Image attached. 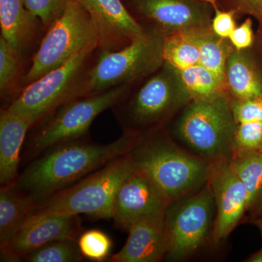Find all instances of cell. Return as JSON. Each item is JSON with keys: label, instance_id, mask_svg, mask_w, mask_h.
Returning <instances> with one entry per match:
<instances>
[{"label": "cell", "instance_id": "6da1fadb", "mask_svg": "<svg viewBox=\"0 0 262 262\" xmlns=\"http://www.w3.org/2000/svg\"><path fill=\"white\" fill-rule=\"evenodd\" d=\"M137 137L123 132L110 144H94L80 139L57 144L38 155L12 185L32 196L39 206L112 160L126 155Z\"/></svg>", "mask_w": 262, "mask_h": 262}, {"label": "cell", "instance_id": "7a4b0ae2", "mask_svg": "<svg viewBox=\"0 0 262 262\" xmlns=\"http://www.w3.org/2000/svg\"><path fill=\"white\" fill-rule=\"evenodd\" d=\"M127 156L170 203L196 192L207 182L209 164L183 149L164 128L138 135Z\"/></svg>", "mask_w": 262, "mask_h": 262}, {"label": "cell", "instance_id": "3957f363", "mask_svg": "<svg viewBox=\"0 0 262 262\" xmlns=\"http://www.w3.org/2000/svg\"><path fill=\"white\" fill-rule=\"evenodd\" d=\"M236 124L228 94L192 99L164 129L183 149L210 164L234 155Z\"/></svg>", "mask_w": 262, "mask_h": 262}, {"label": "cell", "instance_id": "277c9868", "mask_svg": "<svg viewBox=\"0 0 262 262\" xmlns=\"http://www.w3.org/2000/svg\"><path fill=\"white\" fill-rule=\"evenodd\" d=\"M191 100L180 70L165 61L159 70L133 84L113 108L124 132L141 135L164 128Z\"/></svg>", "mask_w": 262, "mask_h": 262}, {"label": "cell", "instance_id": "5b68a950", "mask_svg": "<svg viewBox=\"0 0 262 262\" xmlns=\"http://www.w3.org/2000/svg\"><path fill=\"white\" fill-rule=\"evenodd\" d=\"M163 37L145 31L126 47L101 50L94 64L84 72L72 100L144 80L163 64Z\"/></svg>", "mask_w": 262, "mask_h": 262}, {"label": "cell", "instance_id": "8992f818", "mask_svg": "<svg viewBox=\"0 0 262 262\" xmlns=\"http://www.w3.org/2000/svg\"><path fill=\"white\" fill-rule=\"evenodd\" d=\"M134 170L127 154L123 155L53 194L39 204L34 212L112 219L117 191Z\"/></svg>", "mask_w": 262, "mask_h": 262}, {"label": "cell", "instance_id": "52a82bcc", "mask_svg": "<svg viewBox=\"0 0 262 262\" xmlns=\"http://www.w3.org/2000/svg\"><path fill=\"white\" fill-rule=\"evenodd\" d=\"M214 199L207 184L192 194L171 202L165 213L168 252L165 259L182 261L213 242Z\"/></svg>", "mask_w": 262, "mask_h": 262}, {"label": "cell", "instance_id": "ba28073f", "mask_svg": "<svg viewBox=\"0 0 262 262\" xmlns=\"http://www.w3.org/2000/svg\"><path fill=\"white\" fill-rule=\"evenodd\" d=\"M98 46L97 34L89 13L72 0L63 14L48 28L32 58L24 82L27 84L55 70L89 46Z\"/></svg>", "mask_w": 262, "mask_h": 262}, {"label": "cell", "instance_id": "9c48e42d", "mask_svg": "<svg viewBox=\"0 0 262 262\" xmlns=\"http://www.w3.org/2000/svg\"><path fill=\"white\" fill-rule=\"evenodd\" d=\"M98 48L96 46L84 48L63 64L27 84L5 108L28 117L36 124L72 101L89 59Z\"/></svg>", "mask_w": 262, "mask_h": 262}, {"label": "cell", "instance_id": "30bf717a", "mask_svg": "<svg viewBox=\"0 0 262 262\" xmlns=\"http://www.w3.org/2000/svg\"><path fill=\"white\" fill-rule=\"evenodd\" d=\"M133 84L117 86L99 94L77 98L60 106L31 141V154L38 156L52 146L82 139L96 117L113 107Z\"/></svg>", "mask_w": 262, "mask_h": 262}, {"label": "cell", "instance_id": "8fae6325", "mask_svg": "<svg viewBox=\"0 0 262 262\" xmlns=\"http://www.w3.org/2000/svg\"><path fill=\"white\" fill-rule=\"evenodd\" d=\"M131 15L145 31L165 38L211 27L214 10L207 0H129Z\"/></svg>", "mask_w": 262, "mask_h": 262}, {"label": "cell", "instance_id": "7c38bea8", "mask_svg": "<svg viewBox=\"0 0 262 262\" xmlns=\"http://www.w3.org/2000/svg\"><path fill=\"white\" fill-rule=\"evenodd\" d=\"M207 184L215 206L212 241L213 244L220 245L233 232L247 213V193L229 160L209 164Z\"/></svg>", "mask_w": 262, "mask_h": 262}, {"label": "cell", "instance_id": "4fadbf2b", "mask_svg": "<svg viewBox=\"0 0 262 262\" xmlns=\"http://www.w3.org/2000/svg\"><path fill=\"white\" fill-rule=\"evenodd\" d=\"M80 230L78 215L33 212L10 242L1 246L2 261H20L37 248L55 241L75 239Z\"/></svg>", "mask_w": 262, "mask_h": 262}, {"label": "cell", "instance_id": "5bb4252c", "mask_svg": "<svg viewBox=\"0 0 262 262\" xmlns=\"http://www.w3.org/2000/svg\"><path fill=\"white\" fill-rule=\"evenodd\" d=\"M170 203L147 176L135 169L117 191L112 219L119 229L127 232L138 221L165 213Z\"/></svg>", "mask_w": 262, "mask_h": 262}, {"label": "cell", "instance_id": "9a60e30c", "mask_svg": "<svg viewBox=\"0 0 262 262\" xmlns=\"http://www.w3.org/2000/svg\"><path fill=\"white\" fill-rule=\"evenodd\" d=\"M89 13L99 49L117 51L145 32L122 0H77Z\"/></svg>", "mask_w": 262, "mask_h": 262}, {"label": "cell", "instance_id": "2e32d148", "mask_svg": "<svg viewBox=\"0 0 262 262\" xmlns=\"http://www.w3.org/2000/svg\"><path fill=\"white\" fill-rule=\"evenodd\" d=\"M165 213L135 222L129 229L126 243L108 258L112 262H158L165 259L168 239Z\"/></svg>", "mask_w": 262, "mask_h": 262}, {"label": "cell", "instance_id": "e0dca14e", "mask_svg": "<svg viewBox=\"0 0 262 262\" xmlns=\"http://www.w3.org/2000/svg\"><path fill=\"white\" fill-rule=\"evenodd\" d=\"M34 123L28 117L6 108L0 113V183L12 185L18 177L20 151L26 136Z\"/></svg>", "mask_w": 262, "mask_h": 262}, {"label": "cell", "instance_id": "ac0fdd59", "mask_svg": "<svg viewBox=\"0 0 262 262\" xmlns=\"http://www.w3.org/2000/svg\"><path fill=\"white\" fill-rule=\"evenodd\" d=\"M252 46L242 50L234 47L229 53L225 81L231 100L262 96V72L253 56Z\"/></svg>", "mask_w": 262, "mask_h": 262}, {"label": "cell", "instance_id": "d6986e66", "mask_svg": "<svg viewBox=\"0 0 262 262\" xmlns=\"http://www.w3.org/2000/svg\"><path fill=\"white\" fill-rule=\"evenodd\" d=\"M38 20L24 0H0L1 36L20 56L32 40Z\"/></svg>", "mask_w": 262, "mask_h": 262}, {"label": "cell", "instance_id": "ffe728a7", "mask_svg": "<svg viewBox=\"0 0 262 262\" xmlns=\"http://www.w3.org/2000/svg\"><path fill=\"white\" fill-rule=\"evenodd\" d=\"M37 202L13 185L0 190V246L10 242L20 225L37 208Z\"/></svg>", "mask_w": 262, "mask_h": 262}, {"label": "cell", "instance_id": "44dd1931", "mask_svg": "<svg viewBox=\"0 0 262 262\" xmlns=\"http://www.w3.org/2000/svg\"><path fill=\"white\" fill-rule=\"evenodd\" d=\"M231 166L247 193V213L258 215L262 208V152L251 151L233 155Z\"/></svg>", "mask_w": 262, "mask_h": 262}, {"label": "cell", "instance_id": "7402d4cb", "mask_svg": "<svg viewBox=\"0 0 262 262\" xmlns=\"http://www.w3.org/2000/svg\"><path fill=\"white\" fill-rule=\"evenodd\" d=\"M200 49V63L226 85L225 67L234 46L229 38L217 35L212 27L194 32ZM227 87V86H226Z\"/></svg>", "mask_w": 262, "mask_h": 262}, {"label": "cell", "instance_id": "603a6c76", "mask_svg": "<svg viewBox=\"0 0 262 262\" xmlns=\"http://www.w3.org/2000/svg\"><path fill=\"white\" fill-rule=\"evenodd\" d=\"M165 61L184 70L200 63V49L194 32H179L164 39Z\"/></svg>", "mask_w": 262, "mask_h": 262}, {"label": "cell", "instance_id": "cb8c5ba5", "mask_svg": "<svg viewBox=\"0 0 262 262\" xmlns=\"http://www.w3.org/2000/svg\"><path fill=\"white\" fill-rule=\"evenodd\" d=\"M180 72L192 99H212L228 94L225 84L201 63Z\"/></svg>", "mask_w": 262, "mask_h": 262}, {"label": "cell", "instance_id": "d4e9b609", "mask_svg": "<svg viewBox=\"0 0 262 262\" xmlns=\"http://www.w3.org/2000/svg\"><path fill=\"white\" fill-rule=\"evenodd\" d=\"M84 258L75 239L55 241L26 255L23 259L30 262H75Z\"/></svg>", "mask_w": 262, "mask_h": 262}, {"label": "cell", "instance_id": "484cf974", "mask_svg": "<svg viewBox=\"0 0 262 262\" xmlns=\"http://www.w3.org/2000/svg\"><path fill=\"white\" fill-rule=\"evenodd\" d=\"M21 56L0 36V93L9 97L15 91L20 70Z\"/></svg>", "mask_w": 262, "mask_h": 262}, {"label": "cell", "instance_id": "4316f807", "mask_svg": "<svg viewBox=\"0 0 262 262\" xmlns=\"http://www.w3.org/2000/svg\"><path fill=\"white\" fill-rule=\"evenodd\" d=\"M79 248L84 258L94 261H103L111 256L113 241L99 229H90L79 237Z\"/></svg>", "mask_w": 262, "mask_h": 262}, {"label": "cell", "instance_id": "83f0119b", "mask_svg": "<svg viewBox=\"0 0 262 262\" xmlns=\"http://www.w3.org/2000/svg\"><path fill=\"white\" fill-rule=\"evenodd\" d=\"M261 148L262 121L237 124L234 136L233 155L260 151Z\"/></svg>", "mask_w": 262, "mask_h": 262}, {"label": "cell", "instance_id": "f1b7e54d", "mask_svg": "<svg viewBox=\"0 0 262 262\" xmlns=\"http://www.w3.org/2000/svg\"><path fill=\"white\" fill-rule=\"evenodd\" d=\"M72 0H24L27 9L39 19L45 27L59 18Z\"/></svg>", "mask_w": 262, "mask_h": 262}, {"label": "cell", "instance_id": "f546056e", "mask_svg": "<svg viewBox=\"0 0 262 262\" xmlns=\"http://www.w3.org/2000/svg\"><path fill=\"white\" fill-rule=\"evenodd\" d=\"M236 124L262 121V96L231 100Z\"/></svg>", "mask_w": 262, "mask_h": 262}, {"label": "cell", "instance_id": "4dcf8cb0", "mask_svg": "<svg viewBox=\"0 0 262 262\" xmlns=\"http://www.w3.org/2000/svg\"><path fill=\"white\" fill-rule=\"evenodd\" d=\"M210 2L213 5L214 10L211 20L212 29L217 35L223 38H229L237 27V13L234 10L221 9L215 3V0H211Z\"/></svg>", "mask_w": 262, "mask_h": 262}, {"label": "cell", "instance_id": "1f68e13d", "mask_svg": "<svg viewBox=\"0 0 262 262\" xmlns=\"http://www.w3.org/2000/svg\"><path fill=\"white\" fill-rule=\"evenodd\" d=\"M229 39L236 49L242 50L251 47L256 39L253 34L251 18L246 19L241 25L236 27Z\"/></svg>", "mask_w": 262, "mask_h": 262}, {"label": "cell", "instance_id": "d6a6232c", "mask_svg": "<svg viewBox=\"0 0 262 262\" xmlns=\"http://www.w3.org/2000/svg\"><path fill=\"white\" fill-rule=\"evenodd\" d=\"M223 1L227 3V7L224 10H234L237 15H253L258 20L262 16V0H223Z\"/></svg>", "mask_w": 262, "mask_h": 262}, {"label": "cell", "instance_id": "836d02e7", "mask_svg": "<svg viewBox=\"0 0 262 262\" xmlns=\"http://www.w3.org/2000/svg\"><path fill=\"white\" fill-rule=\"evenodd\" d=\"M245 262H262V248L244 260Z\"/></svg>", "mask_w": 262, "mask_h": 262}, {"label": "cell", "instance_id": "e575fe53", "mask_svg": "<svg viewBox=\"0 0 262 262\" xmlns=\"http://www.w3.org/2000/svg\"><path fill=\"white\" fill-rule=\"evenodd\" d=\"M254 223L255 225L258 226L262 235V218H258L257 220H255Z\"/></svg>", "mask_w": 262, "mask_h": 262}, {"label": "cell", "instance_id": "d590c367", "mask_svg": "<svg viewBox=\"0 0 262 262\" xmlns=\"http://www.w3.org/2000/svg\"><path fill=\"white\" fill-rule=\"evenodd\" d=\"M258 20H259V33H260V35L261 36V37H262V16L261 17V18H260L259 19H258Z\"/></svg>", "mask_w": 262, "mask_h": 262}, {"label": "cell", "instance_id": "8d00e7d4", "mask_svg": "<svg viewBox=\"0 0 262 262\" xmlns=\"http://www.w3.org/2000/svg\"><path fill=\"white\" fill-rule=\"evenodd\" d=\"M257 216H258V218H262V208L261 211H260L259 213H258Z\"/></svg>", "mask_w": 262, "mask_h": 262}, {"label": "cell", "instance_id": "74e56055", "mask_svg": "<svg viewBox=\"0 0 262 262\" xmlns=\"http://www.w3.org/2000/svg\"><path fill=\"white\" fill-rule=\"evenodd\" d=\"M260 151H261V152H262V148H261V149L260 150Z\"/></svg>", "mask_w": 262, "mask_h": 262}, {"label": "cell", "instance_id": "f35d334b", "mask_svg": "<svg viewBox=\"0 0 262 262\" xmlns=\"http://www.w3.org/2000/svg\"><path fill=\"white\" fill-rule=\"evenodd\" d=\"M207 1H211V0H207Z\"/></svg>", "mask_w": 262, "mask_h": 262}]
</instances>
